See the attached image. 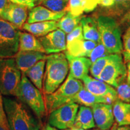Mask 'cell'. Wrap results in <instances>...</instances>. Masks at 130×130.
<instances>
[{
    "instance_id": "obj_10",
    "label": "cell",
    "mask_w": 130,
    "mask_h": 130,
    "mask_svg": "<svg viewBox=\"0 0 130 130\" xmlns=\"http://www.w3.org/2000/svg\"><path fill=\"white\" fill-rule=\"evenodd\" d=\"M38 39L46 54L61 53L66 50V33L60 29L54 30Z\"/></svg>"
},
{
    "instance_id": "obj_40",
    "label": "cell",
    "mask_w": 130,
    "mask_h": 130,
    "mask_svg": "<svg viewBox=\"0 0 130 130\" xmlns=\"http://www.w3.org/2000/svg\"><path fill=\"white\" fill-rule=\"evenodd\" d=\"M117 130H130V126L129 125L119 126V127L118 128V129Z\"/></svg>"
},
{
    "instance_id": "obj_23",
    "label": "cell",
    "mask_w": 130,
    "mask_h": 130,
    "mask_svg": "<svg viewBox=\"0 0 130 130\" xmlns=\"http://www.w3.org/2000/svg\"><path fill=\"white\" fill-rule=\"evenodd\" d=\"M46 64V59L39 61L25 72V76L37 89L42 90Z\"/></svg>"
},
{
    "instance_id": "obj_47",
    "label": "cell",
    "mask_w": 130,
    "mask_h": 130,
    "mask_svg": "<svg viewBox=\"0 0 130 130\" xmlns=\"http://www.w3.org/2000/svg\"><path fill=\"white\" fill-rule=\"evenodd\" d=\"M88 130H99V129H88Z\"/></svg>"
},
{
    "instance_id": "obj_8",
    "label": "cell",
    "mask_w": 130,
    "mask_h": 130,
    "mask_svg": "<svg viewBox=\"0 0 130 130\" xmlns=\"http://www.w3.org/2000/svg\"><path fill=\"white\" fill-rule=\"evenodd\" d=\"M126 67L121 54H113V58L106 64L96 79L116 87L126 81Z\"/></svg>"
},
{
    "instance_id": "obj_31",
    "label": "cell",
    "mask_w": 130,
    "mask_h": 130,
    "mask_svg": "<svg viewBox=\"0 0 130 130\" xmlns=\"http://www.w3.org/2000/svg\"><path fill=\"white\" fill-rule=\"evenodd\" d=\"M108 54H110L107 51L105 47L104 46V45L101 42H100V43H98L95 48L92 50L89 57L90 58V60L93 63L98 58L107 56Z\"/></svg>"
},
{
    "instance_id": "obj_38",
    "label": "cell",
    "mask_w": 130,
    "mask_h": 130,
    "mask_svg": "<svg viewBox=\"0 0 130 130\" xmlns=\"http://www.w3.org/2000/svg\"><path fill=\"white\" fill-rule=\"evenodd\" d=\"M126 81L130 86V61L126 63Z\"/></svg>"
},
{
    "instance_id": "obj_29",
    "label": "cell",
    "mask_w": 130,
    "mask_h": 130,
    "mask_svg": "<svg viewBox=\"0 0 130 130\" xmlns=\"http://www.w3.org/2000/svg\"><path fill=\"white\" fill-rule=\"evenodd\" d=\"M66 12L75 16H81L84 12V7L80 0H69Z\"/></svg>"
},
{
    "instance_id": "obj_3",
    "label": "cell",
    "mask_w": 130,
    "mask_h": 130,
    "mask_svg": "<svg viewBox=\"0 0 130 130\" xmlns=\"http://www.w3.org/2000/svg\"><path fill=\"white\" fill-rule=\"evenodd\" d=\"M16 97L27 105L39 120L47 115L44 97L41 91L29 80L25 74L22 75Z\"/></svg>"
},
{
    "instance_id": "obj_16",
    "label": "cell",
    "mask_w": 130,
    "mask_h": 130,
    "mask_svg": "<svg viewBox=\"0 0 130 130\" xmlns=\"http://www.w3.org/2000/svg\"><path fill=\"white\" fill-rule=\"evenodd\" d=\"M97 42L85 39L74 40L66 43V54L74 57H89L92 50L98 45Z\"/></svg>"
},
{
    "instance_id": "obj_18",
    "label": "cell",
    "mask_w": 130,
    "mask_h": 130,
    "mask_svg": "<svg viewBox=\"0 0 130 130\" xmlns=\"http://www.w3.org/2000/svg\"><path fill=\"white\" fill-rule=\"evenodd\" d=\"M58 28L57 21H47L35 23H25L22 28L36 37H42Z\"/></svg>"
},
{
    "instance_id": "obj_26",
    "label": "cell",
    "mask_w": 130,
    "mask_h": 130,
    "mask_svg": "<svg viewBox=\"0 0 130 130\" xmlns=\"http://www.w3.org/2000/svg\"><path fill=\"white\" fill-rule=\"evenodd\" d=\"M113 54H110L107 56L98 58L95 62L92 63L90 68L91 75L94 78H97L105 66H106V64L111 60V58H113Z\"/></svg>"
},
{
    "instance_id": "obj_7",
    "label": "cell",
    "mask_w": 130,
    "mask_h": 130,
    "mask_svg": "<svg viewBox=\"0 0 130 130\" xmlns=\"http://www.w3.org/2000/svg\"><path fill=\"white\" fill-rule=\"evenodd\" d=\"M20 30L0 17V58H10L19 51Z\"/></svg>"
},
{
    "instance_id": "obj_9",
    "label": "cell",
    "mask_w": 130,
    "mask_h": 130,
    "mask_svg": "<svg viewBox=\"0 0 130 130\" xmlns=\"http://www.w3.org/2000/svg\"><path fill=\"white\" fill-rule=\"evenodd\" d=\"M78 108V104L75 102L60 107L49 114L48 124L59 129L72 128Z\"/></svg>"
},
{
    "instance_id": "obj_32",
    "label": "cell",
    "mask_w": 130,
    "mask_h": 130,
    "mask_svg": "<svg viewBox=\"0 0 130 130\" xmlns=\"http://www.w3.org/2000/svg\"><path fill=\"white\" fill-rule=\"evenodd\" d=\"M84 39L83 33L82 26L79 24L74 28L72 31L68 34L66 37V43L72 41L74 40Z\"/></svg>"
},
{
    "instance_id": "obj_30",
    "label": "cell",
    "mask_w": 130,
    "mask_h": 130,
    "mask_svg": "<svg viewBox=\"0 0 130 130\" xmlns=\"http://www.w3.org/2000/svg\"><path fill=\"white\" fill-rule=\"evenodd\" d=\"M122 54L124 63L130 61V27H128L123 36Z\"/></svg>"
},
{
    "instance_id": "obj_14",
    "label": "cell",
    "mask_w": 130,
    "mask_h": 130,
    "mask_svg": "<svg viewBox=\"0 0 130 130\" xmlns=\"http://www.w3.org/2000/svg\"><path fill=\"white\" fill-rule=\"evenodd\" d=\"M69 63V75L74 78L82 79L88 75L92 63L86 57H74L66 54Z\"/></svg>"
},
{
    "instance_id": "obj_45",
    "label": "cell",
    "mask_w": 130,
    "mask_h": 130,
    "mask_svg": "<svg viewBox=\"0 0 130 130\" xmlns=\"http://www.w3.org/2000/svg\"><path fill=\"white\" fill-rule=\"evenodd\" d=\"M64 130H72V128H69V129H64Z\"/></svg>"
},
{
    "instance_id": "obj_1",
    "label": "cell",
    "mask_w": 130,
    "mask_h": 130,
    "mask_svg": "<svg viewBox=\"0 0 130 130\" xmlns=\"http://www.w3.org/2000/svg\"><path fill=\"white\" fill-rule=\"evenodd\" d=\"M5 113L10 130H40L41 123L29 107L14 96H4Z\"/></svg>"
},
{
    "instance_id": "obj_35",
    "label": "cell",
    "mask_w": 130,
    "mask_h": 130,
    "mask_svg": "<svg viewBox=\"0 0 130 130\" xmlns=\"http://www.w3.org/2000/svg\"><path fill=\"white\" fill-rule=\"evenodd\" d=\"M84 7V12L89 13L94 10L97 5L98 4L99 0H80Z\"/></svg>"
},
{
    "instance_id": "obj_20",
    "label": "cell",
    "mask_w": 130,
    "mask_h": 130,
    "mask_svg": "<svg viewBox=\"0 0 130 130\" xmlns=\"http://www.w3.org/2000/svg\"><path fill=\"white\" fill-rule=\"evenodd\" d=\"M84 39L100 43V35L98 28L97 21L89 16L82 17L80 21Z\"/></svg>"
},
{
    "instance_id": "obj_43",
    "label": "cell",
    "mask_w": 130,
    "mask_h": 130,
    "mask_svg": "<svg viewBox=\"0 0 130 130\" xmlns=\"http://www.w3.org/2000/svg\"><path fill=\"white\" fill-rule=\"evenodd\" d=\"M72 130H85L83 128H77V127H75V126H73L72 128Z\"/></svg>"
},
{
    "instance_id": "obj_46",
    "label": "cell",
    "mask_w": 130,
    "mask_h": 130,
    "mask_svg": "<svg viewBox=\"0 0 130 130\" xmlns=\"http://www.w3.org/2000/svg\"><path fill=\"white\" fill-rule=\"evenodd\" d=\"M116 1H123V0H116Z\"/></svg>"
},
{
    "instance_id": "obj_37",
    "label": "cell",
    "mask_w": 130,
    "mask_h": 130,
    "mask_svg": "<svg viewBox=\"0 0 130 130\" xmlns=\"http://www.w3.org/2000/svg\"><path fill=\"white\" fill-rule=\"evenodd\" d=\"M9 0H0V16L7 6Z\"/></svg>"
},
{
    "instance_id": "obj_44",
    "label": "cell",
    "mask_w": 130,
    "mask_h": 130,
    "mask_svg": "<svg viewBox=\"0 0 130 130\" xmlns=\"http://www.w3.org/2000/svg\"><path fill=\"white\" fill-rule=\"evenodd\" d=\"M0 130H7V129H6L5 128L3 127L2 125H0Z\"/></svg>"
},
{
    "instance_id": "obj_6",
    "label": "cell",
    "mask_w": 130,
    "mask_h": 130,
    "mask_svg": "<svg viewBox=\"0 0 130 130\" xmlns=\"http://www.w3.org/2000/svg\"><path fill=\"white\" fill-rule=\"evenodd\" d=\"M22 73L13 57L0 58V92L4 96H15Z\"/></svg>"
},
{
    "instance_id": "obj_4",
    "label": "cell",
    "mask_w": 130,
    "mask_h": 130,
    "mask_svg": "<svg viewBox=\"0 0 130 130\" xmlns=\"http://www.w3.org/2000/svg\"><path fill=\"white\" fill-rule=\"evenodd\" d=\"M84 87L79 79L74 78L68 75V77L57 90L51 94H44V100L47 113L60 107L70 103V100Z\"/></svg>"
},
{
    "instance_id": "obj_27",
    "label": "cell",
    "mask_w": 130,
    "mask_h": 130,
    "mask_svg": "<svg viewBox=\"0 0 130 130\" xmlns=\"http://www.w3.org/2000/svg\"><path fill=\"white\" fill-rule=\"evenodd\" d=\"M69 0H42L41 4L43 7L55 12L66 11Z\"/></svg>"
},
{
    "instance_id": "obj_21",
    "label": "cell",
    "mask_w": 130,
    "mask_h": 130,
    "mask_svg": "<svg viewBox=\"0 0 130 130\" xmlns=\"http://www.w3.org/2000/svg\"><path fill=\"white\" fill-rule=\"evenodd\" d=\"M74 126L84 129L95 128L96 125L92 108L84 105L79 107Z\"/></svg>"
},
{
    "instance_id": "obj_24",
    "label": "cell",
    "mask_w": 130,
    "mask_h": 130,
    "mask_svg": "<svg viewBox=\"0 0 130 130\" xmlns=\"http://www.w3.org/2000/svg\"><path fill=\"white\" fill-rule=\"evenodd\" d=\"M19 51H35L45 53L39 39L30 32H20Z\"/></svg>"
},
{
    "instance_id": "obj_34",
    "label": "cell",
    "mask_w": 130,
    "mask_h": 130,
    "mask_svg": "<svg viewBox=\"0 0 130 130\" xmlns=\"http://www.w3.org/2000/svg\"><path fill=\"white\" fill-rule=\"evenodd\" d=\"M9 1L15 4L22 5L28 9H31L36 6L40 4L42 0H9Z\"/></svg>"
},
{
    "instance_id": "obj_42",
    "label": "cell",
    "mask_w": 130,
    "mask_h": 130,
    "mask_svg": "<svg viewBox=\"0 0 130 130\" xmlns=\"http://www.w3.org/2000/svg\"><path fill=\"white\" fill-rule=\"evenodd\" d=\"M118 128V124L116 122H114L113 125L111 126L110 130H117Z\"/></svg>"
},
{
    "instance_id": "obj_49",
    "label": "cell",
    "mask_w": 130,
    "mask_h": 130,
    "mask_svg": "<svg viewBox=\"0 0 130 130\" xmlns=\"http://www.w3.org/2000/svg\"><path fill=\"white\" fill-rule=\"evenodd\" d=\"M128 25H130V24H128Z\"/></svg>"
},
{
    "instance_id": "obj_12",
    "label": "cell",
    "mask_w": 130,
    "mask_h": 130,
    "mask_svg": "<svg viewBox=\"0 0 130 130\" xmlns=\"http://www.w3.org/2000/svg\"><path fill=\"white\" fill-rule=\"evenodd\" d=\"M28 16V8L9 1L0 17L19 28H22Z\"/></svg>"
},
{
    "instance_id": "obj_19",
    "label": "cell",
    "mask_w": 130,
    "mask_h": 130,
    "mask_svg": "<svg viewBox=\"0 0 130 130\" xmlns=\"http://www.w3.org/2000/svg\"><path fill=\"white\" fill-rule=\"evenodd\" d=\"M114 118L118 126L130 125V103L116 100L112 104Z\"/></svg>"
},
{
    "instance_id": "obj_22",
    "label": "cell",
    "mask_w": 130,
    "mask_h": 130,
    "mask_svg": "<svg viewBox=\"0 0 130 130\" xmlns=\"http://www.w3.org/2000/svg\"><path fill=\"white\" fill-rule=\"evenodd\" d=\"M77 103L78 104L87 107H92L97 103L107 104L104 97L95 95L83 87L70 100V103Z\"/></svg>"
},
{
    "instance_id": "obj_17",
    "label": "cell",
    "mask_w": 130,
    "mask_h": 130,
    "mask_svg": "<svg viewBox=\"0 0 130 130\" xmlns=\"http://www.w3.org/2000/svg\"><path fill=\"white\" fill-rule=\"evenodd\" d=\"M66 13V11L55 12L43 6H38L33 7L29 12L27 23L31 24L47 21H58Z\"/></svg>"
},
{
    "instance_id": "obj_48",
    "label": "cell",
    "mask_w": 130,
    "mask_h": 130,
    "mask_svg": "<svg viewBox=\"0 0 130 130\" xmlns=\"http://www.w3.org/2000/svg\"><path fill=\"white\" fill-rule=\"evenodd\" d=\"M41 130H45V129H44V128H42V129H41Z\"/></svg>"
},
{
    "instance_id": "obj_39",
    "label": "cell",
    "mask_w": 130,
    "mask_h": 130,
    "mask_svg": "<svg viewBox=\"0 0 130 130\" xmlns=\"http://www.w3.org/2000/svg\"><path fill=\"white\" fill-rule=\"evenodd\" d=\"M123 21L127 24H130V10L124 16L123 18Z\"/></svg>"
},
{
    "instance_id": "obj_5",
    "label": "cell",
    "mask_w": 130,
    "mask_h": 130,
    "mask_svg": "<svg viewBox=\"0 0 130 130\" xmlns=\"http://www.w3.org/2000/svg\"><path fill=\"white\" fill-rule=\"evenodd\" d=\"M97 25L101 42L109 54H121L123 46L121 29L115 19L109 16H100Z\"/></svg>"
},
{
    "instance_id": "obj_28",
    "label": "cell",
    "mask_w": 130,
    "mask_h": 130,
    "mask_svg": "<svg viewBox=\"0 0 130 130\" xmlns=\"http://www.w3.org/2000/svg\"><path fill=\"white\" fill-rule=\"evenodd\" d=\"M118 100L130 103V86L126 81H124L116 87Z\"/></svg>"
},
{
    "instance_id": "obj_25",
    "label": "cell",
    "mask_w": 130,
    "mask_h": 130,
    "mask_svg": "<svg viewBox=\"0 0 130 130\" xmlns=\"http://www.w3.org/2000/svg\"><path fill=\"white\" fill-rule=\"evenodd\" d=\"M81 16H75L67 12L59 21H57L58 28L65 33L69 34L80 24Z\"/></svg>"
},
{
    "instance_id": "obj_41",
    "label": "cell",
    "mask_w": 130,
    "mask_h": 130,
    "mask_svg": "<svg viewBox=\"0 0 130 130\" xmlns=\"http://www.w3.org/2000/svg\"><path fill=\"white\" fill-rule=\"evenodd\" d=\"M45 130H58L57 128H55V127H53V126H52L50 125L49 124H47L46 126L44 128Z\"/></svg>"
},
{
    "instance_id": "obj_36",
    "label": "cell",
    "mask_w": 130,
    "mask_h": 130,
    "mask_svg": "<svg viewBox=\"0 0 130 130\" xmlns=\"http://www.w3.org/2000/svg\"><path fill=\"white\" fill-rule=\"evenodd\" d=\"M115 4V0H99L98 4L104 7H110Z\"/></svg>"
},
{
    "instance_id": "obj_13",
    "label": "cell",
    "mask_w": 130,
    "mask_h": 130,
    "mask_svg": "<svg viewBox=\"0 0 130 130\" xmlns=\"http://www.w3.org/2000/svg\"><path fill=\"white\" fill-rule=\"evenodd\" d=\"M46 54L35 51H19L15 55L16 64L22 74L25 72L39 61L46 58Z\"/></svg>"
},
{
    "instance_id": "obj_15",
    "label": "cell",
    "mask_w": 130,
    "mask_h": 130,
    "mask_svg": "<svg viewBox=\"0 0 130 130\" xmlns=\"http://www.w3.org/2000/svg\"><path fill=\"white\" fill-rule=\"evenodd\" d=\"M84 87L90 93L98 96L104 97L108 95L117 96L116 90L104 81L92 78L87 75L82 79Z\"/></svg>"
},
{
    "instance_id": "obj_11",
    "label": "cell",
    "mask_w": 130,
    "mask_h": 130,
    "mask_svg": "<svg viewBox=\"0 0 130 130\" xmlns=\"http://www.w3.org/2000/svg\"><path fill=\"white\" fill-rule=\"evenodd\" d=\"M96 126L100 130H108L115 122L111 104L97 103L92 106Z\"/></svg>"
},
{
    "instance_id": "obj_33",
    "label": "cell",
    "mask_w": 130,
    "mask_h": 130,
    "mask_svg": "<svg viewBox=\"0 0 130 130\" xmlns=\"http://www.w3.org/2000/svg\"><path fill=\"white\" fill-rule=\"evenodd\" d=\"M0 125H2L7 130H10L9 124H8L7 118H6V113H5L3 98L1 96V92H0Z\"/></svg>"
},
{
    "instance_id": "obj_2",
    "label": "cell",
    "mask_w": 130,
    "mask_h": 130,
    "mask_svg": "<svg viewBox=\"0 0 130 130\" xmlns=\"http://www.w3.org/2000/svg\"><path fill=\"white\" fill-rule=\"evenodd\" d=\"M69 63L65 53L51 54L46 57L43 80L44 94L55 92L67 77Z\"/></svg>"
}]
</instances>
